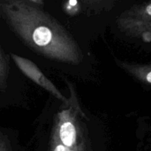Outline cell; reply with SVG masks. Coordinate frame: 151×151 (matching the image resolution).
I'll return each mask as SVG.
<instances>
[{
	"instance_id": "6",
	"label": "cell",
	"mask_w": 151,
	"mask_h": 151,
	"mask_svg": "<svg viewBox=\"0 0 151 151\" xmlns=\"http://www.w3.org/2000/svg\"><path fill=\"white\" fill-rule=\"evenodd\" d=\"M118 65L138 81L151 85V64H134L117 61Z\"/></svg>"
},
{
	"instance_id": "7",
	"label": "cell",
	"mask_w": 151,
	"mask_h": 151,
	"mask_svg": "<svg viewBox=\"0 0 151 151\" xmlns=\"http://www.w3.org/2000/svg\"><path fill=\"white\" fill-rule=\"evenodd\" d=\"M8 61L6 60L3 49L0 46V93L3 92L6 87L8 78Z\"/></svg>"
},
{
	"instance_id": "2",
	"label": "cell",
	"mask_w": 151,
	"mask_h": 151,
	"mask_svg": "<svg viewBox=\"0 0 151 151\" xmlns=\"http://www.w3.org/2000/svg\"><path fill=\"white\" fill-rule=\"evenodd\" d=\"M72 93L70 104L56 115L52 133L58 141L72 151H92L82 118L85 117L77 101L75 92L69 86Z\"/></svg>"
},
{
	"instance_id": "8",
	"label": "cell",
	"mask_w": 151,
	"mask_h": 151,
	"mask_svg": "<svg viewBox=\"0 0 151 151\" xmlns=\"http://www.w3.org/2000/svg\"><path fill=\"white\" fill-rule=\"evenodd\" d=\"M50 151H72L69 149H67L66 147H65L59 141L58 139L54 136L53 134H51V138H50Z\"/></svg>"
},
{
	"instance_id": "9",
	"label": "cell",
	"mask_w": 151,
	"mask_h": 151,
	"mask_svg": "<svg viewBox=\"0 0 151 151\" xmlns=\"http://www.w3.org/2000/svg\"><path fill=\"white\" fill-rule=\"evenodd\" d=\"M0 151H12L8 138L0 132Z\"/></svg>"
},
{
	"instance_id": "10",
	"label": "cell",
	"mask_w": 151,
	"mask_h": 151,
	"mask_svg": "<svg viewBox=\"0 0 151 151\" xmlns=\"http://www.w3.org/2000/svg\"><path fill=\"white\" fill-rule=\"evenodd\" d=\"M27 1H28V2H30V3H33V4H35L40 6V7H43V5H44V4H45L44 0H27Z\"/></svg>"
},
{
	"instance_id": "4",
	"label": "cell",
	"mask_w": 151,
	"mask_h": 151,
	"mask_svg": "<svg viewBox=\"0 0 151 151\" xmlns=\"http://www.w3.org/2000/svg\"><path fill=\"white\" fill-rule=\"evenodd\" d=\"M10 56L12 60L14 61V63L16 64V66L18 67V69L31 81H33L34 83L43 88L45 91H47L56 99L59 100L61 102L65 104V106H68L70 104V100L63 95V93L44 75V73L37 67L35 63H34L32 61L25 57L17 55L12 53H10Z\"/></svg>"
},
{
	"instance_id": "5",
	"label": "cell",
	"mask_w": 151,
	"mask_h": 151,
	"mask_svg": "<svg viewBox=\"0 0 151 151\" xmlns=\"http://www.w3.org/2000/svg\"><path fill=\"white\" fill-rule=\"evenodd\" d=\"M123 1L126 0H76L81 12L87 16L101 15L111 12Z\"/></svg>"
},
{
	"instance_id": "1",
	"label": "cell",
	"mask_w": 151,
	"mask_h": 151,
	"mask_svg": "<svg viewBox=\"0 0 151 151\" xmlns=\"http://www.w3.org/2000/svg\"><path fill=\"white\" fill-rule=\"evenodd\" d=\"M0 17L33 52L67 64L82 61L81 49L73 35L42 7L27 0H0Z\"/></svg>"
},
{
	"instance_id": "3",
	"label": "cell",
	"mask_w": 151,
	"mask_h": 151,
	"mask_svg": "<svg viewBox=\"0 0 151 151\" xmlns=\"http://www.w3.org/2000/svg\"><path fill=\"white\" fill-rule=\"evenodd\" d=\"M115 23L126 36L151 43V1L124 10L116 18Z\"/></svg>"
}]
</instances>
